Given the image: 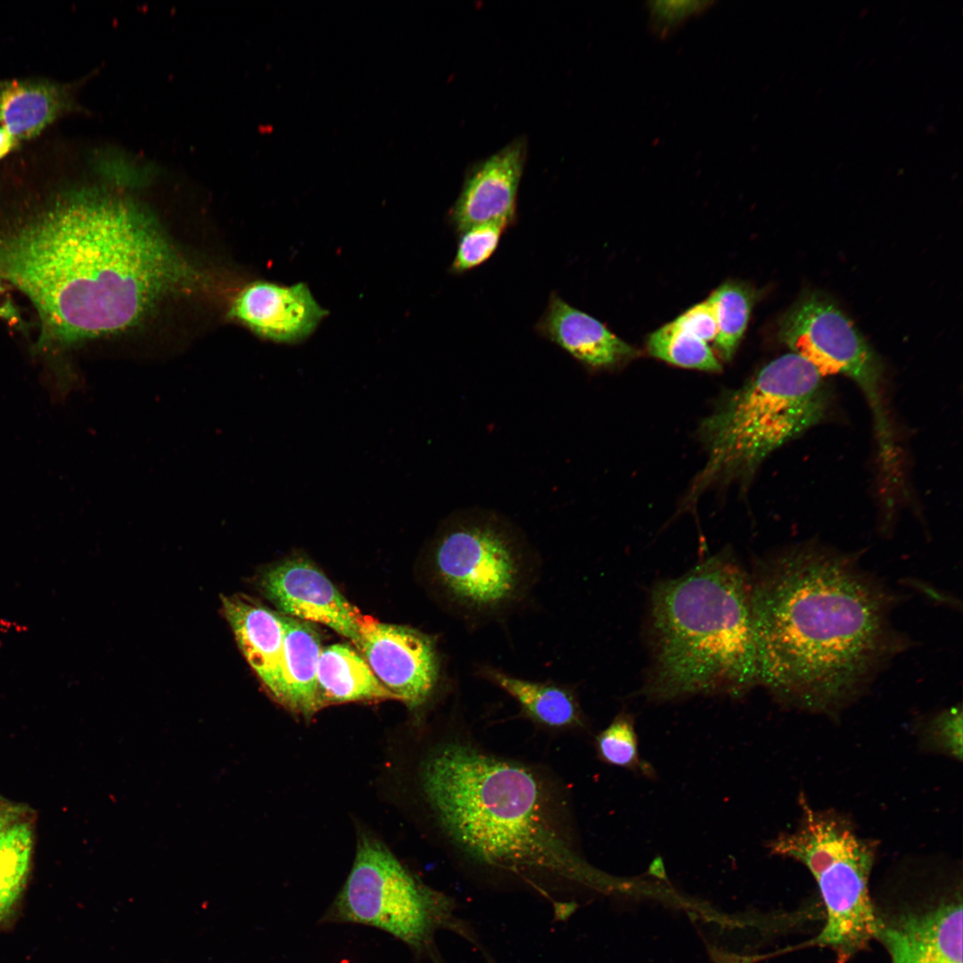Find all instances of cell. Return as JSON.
<instances>
[{"mask_svg": "<svg viewBox=\"0 0 963 963\" xmlns=\"http://www.w3.org/2000/svg\"><path fill=\"white\" fill-rule=\"evenodd\" d=\"M749 575L758 685L786 705L835 713L907 647L893 594L847 553L799 543Z\"/></svg>", "mask_w": 963, "mask_h": 963, "instance_id": "6da1fadb", "label": "cell"}, {"mask_svg": "<svg viewBox=\"0 0 963 963\" xmlns=\"http://www.w3.org/2000/svg\"><path fill=\"white\" fill-rule=\"evenodd\" d=\"M195 278L148 214L94 192L61 194L0 232V281L33 303L42 346L123 332Z\"/></svg>", "mask_w": 963, "mask_h": 963, "instance_id": "7a4b0ae2", "label": "cell"}, {"mask_svg": "<svg viewBox=\"0 0 963 963\" xmlns=\"http://www.w3.org/2000/svg\"><path fill=\"white\" fill-rule=\"evenodd\" d=\"M421 786L459 858L486 870L588 883L564 798L539 771L462 738L424 761Z\"/></svg>", "mask_w": 963, "mask_h": 963, "instance_id": "3957f363", "label": "cell"}, {"mask_svg": "<svg viewBox=\"0 0 963 963\" xmlns=\"http://www.w3.org/2000/svg\"><path fill=\"white\" fill-rule=\"evenodd\" d=\"M648 621L651 698L740 696L758 685L750 575L728 554L654 586Z\"/></svg>", "mask_w": 963, "mask_h": 963, "instance_id": "277c9868", "label": "cell"}, {"mask_svg": "<svg viewBox=\"0 0 963 963\" xmlns=\"http://www.w3.org/2000/svg\"><path fill=\"white\" fill-rule=\"evenodd\" d=\"M830 405L825 376L810 362L793 352L773 359L702 422L707 459L695 488L753 473L776 449L824 421Z\"/></svg>", "mask_w": 963, "mask_h": 963, "instance_id": "5b68a950", "label": "cell"}, {"mask_svg": "<svg viewBox=\"0 0 963 963\" xmlns=\"http://www.w3.org/2000/svg\"><path fill=\"white\" fill-rule=\"evenodd\" d=\"M428 564L440 602L471 628L520 610L542 572L540 559L522 539L490 521L447 526L433 540Z\"/></svg>", "mask_w": 963, "mask_h": 963, "instance_id": "8992f818", "label": "cell"}, {"mask_svg": "<svg viewBox=\"0 0 963 963\" xmlns=\"http://www.w3.org/2000/svg\"><path fill=\"white\" fill-rule=\"evenodd\" d=\"M801 817L791 833L770 844L772 853L804 865L814 877L827 913L815 942L844 963L877 938L881 919L869 896L876 844L860 837L840 814L799 799Z\"/></svg>", "mask_w": 963, "mask_h": 963, "instance_id": "52a82bcc", "label": "cell"}, {"mask_svg": "<svg viewBox=\"0 0 963 963\" xmlns=\"http://www.w3.org/2000/svg\"><path fill=\"white\" fill-rule=\"evenodd\" d=\"M452 910L448 897L416 877L383 844L363 835L328 920L382 929L421 951L439 928L457 927Z\"/></svg>", "mask_w": 963, "mask_h": 963, "instance_id": "ba28073f", "label": "cell"}, {"mask_svg": "<svg viewBox=\"0 0 963 963\" xmlns=\"http://www.w3.org/2000/svg\"><path fill=\"white\" fill-rule=\"evenodd\" d=\"M778 337L823 376L843 374L856 383L872 414L882 466L895 465L884 366L852 320L827 296L808 292L780 319Z\"/></svg>", "mask_w": 963, "mask_h": 963, "instance_id": "9c48e42d", "label": "cell"}, {"mask_svg": "<svg viewBox=\"0 0 963 963\" xmlns=\"http://www.w3.org/2000/svg\"><path fill=\"white\" fill-rule=\"evenodd\" d=\"M360 646L379 681L410 709L423 706L438 688L443 665L435 637L368 615L360 621Z\"/></svg>", "mask_w": 963, "mask_h": 963, "instance_id": "30bf717a", "label": "cell"}, {"mask_svg": "<svg viewBox=\"0 0 963 963\" xmlns=\"http://www.w3.org/2000/svg\"><path fill=\"white\" fill-rule=\"evenodd\" d=\"M260 587L281 613L324 624L359 648L364 614L306 557L291 556L271 565L263 572Z\"/></svg>", "mask_w": 963, "mask_h": 963, "instance_id": "8fae6325", "label": "cell"}, {"mask_svg": "<svg viewBox=\"0 0 963 963\" xmlns=\"http://www.w3.org/2000/svg\"><path fill=\"white\" fill-rule=\"evenodd\" d=\"M526 156L527 141L519 136L470 167L449 213V220L457 233L488 222H501L507 226L514 223Z\"/></svg>", "mask_w": 963, "mask_h": 963, "instance_id": "7c38bea8", "label": "cell"}, {"mask_svg": "<svg viewBox=\"0 0 963 963\" xmlns=\"http://www.w3.org/2000/svg\"><path fill=\"white\" fill-rule=\"evenodd\" d=\"M231 315L264 339L285 344L310 336L328 314L303 283L254 281L236 295Z\"/></svg>", "mask_w": 963, "mask_h": 963, "instance_id": "4fadbf2b", "label": "cell"}, {"mask_svg": "<svg viewBox=\"0 0 963 963\" xmlns=\"http://www.w3.org/2000/svg\"><path fill=\"white\" fill-rule=\"evenodd\" d=\"M892 963H962V903H941L924 913L881 920L877 934Z\"/></svg>", "mask_w": 963, "mask_h": 963, "instance_id": "5bb4252c", "label": "cell"}, {"mask_svg": "<svg viewBox=\"0 0 963 963\" xmlns=\"http://www.w3.org/2000/svg\"><path fill=\"white\" fill-rule=\"evenodd\" d=\"M537 332L582 364L609 367L636 354V350L604 324L552 292Z\"/></svg>", "mask_w": 963, "mask_h": 963, "instance_id": "9a60e30c", "label": "cell"}, {"mask_svg": "<svg viewBox=\"0 0 963 963\" xmlns=\"http://www.w3.org/2000/svg\"><path fill=\"white\" fill-rule=\"evenodd\" d=\"M223 613L248 663L277 701L284 623L281 615L243 596L222 598Z\"/></svg>", "mask_w": 963, "mask_h": 963, "instance_id": "2e32d148", "label": "cell"}, {"mask_svg": "<svg viewBox=\"0 0 963 963\" xmlns=\"http://www.w3.org/2000/svg\"><path fill=\"white\" fill-rule=\"evenodd\" d=\"M474 672L513 698L521 712L539 726L564 730L584 725L577 694L571 685L523 679L487 663L476 664Z\"/></svg>", "mask_w": 963, "mask_h": 963, "instance_id": "e0dca14e", "label": "cell"}, {"mask_svg": "<svg viewBox=\"0 0 963 963\" xmlns=\"http://www.w3.org/2000/svg\"><path fill=\"white\" fill-rule=\"evenodd\" d=\"M284 623L277 702L308 720L319 711L317 674L322 650L320 634L309 621L284 615Z\"/></svg>", "mask_w": 963, "mask_h": 963, "instance_id": "ac0fdd59", "label": "cell"}, {"mask_svg": "<svg viewBox=\"0 0 963 963\" xmlns=\"http://www.w3.org/2000/svg\"><path fill=\"white\" fill-rule=\"evenodd\" d=\"M72 108L71 93L64 86L43 79L0 81V124L18 142L38 136Z\"/></svg>", "mask_w": 963, "mask_h": 963, "instance_id": "d6986e66", "label": "cell"}, {"mask_svg": "<svg viewBox=\"0 0 963 963\" xmlns=\"http://www.w3.org/2000/svg\"><path fill=\"white\" fill-rule=\"evenodd\" d=\"M317 680L319 710L349 702L397 700L375 677L366 660L348 644L322 647Z\"/></svg>", "mask_w": 963, "mask_h": 963, "instance_id": "ffe728a7", "label": "cell"}, {"mask_svg": "<svg viewBox=\"0 0 963 963\" xmlns=\"http://www.w3.org/2000/svg\"><path fill=\"white\" fill-rule=\"evenodd\" d=\"M717 325L714 346L721 357L728 360L735 354L746 329L753 295L742 284L727 282L718 287L706 300Z\"/></svg>", "mask_w": 963, "mask_h": 963, "instance_id": "44dd1931", "label": "cell"}, {"mask_svg": "<svg viewBox=\"0 0 963 963\" xmlns=\"http://www.w3.org/2000/svg\"><path fill=\"white\" fill-rule=\"evenodd\" d=\"M31 851L32 832L28 823L17 821L0 833V921L23 889Z\"/></svg>", "mask_w": 963, "mask_h": 963, "instance_id": "7402d4cb", "label": "cell"}, {"mask_svg": "<svg viewBox=\"0 0 963 963\" xmlns=\"http://www.w3.org/2000/svg\"><path fill=\"white\" fill-rule=\"evenodd\" d=\"M647 350L652 356L679 366L709 372L721 370L708 344L673 321L649 335Z\"/></svg>", "mask_w": 963, "mask_h": 963, "instance_id": "603a6c76", "label": "cell"}, {"mask_svg": "<svg viewBox=\"0 0 963 963\" xmlns=\"http://www.w3.org/2000/svg\"><path fill=\"white\" fill-rule=\"evenodd\" d=\"M596 749L604 762L629 770L641 766L633 718L621 713L596 738Z\"/></svg>", "mask_w": 963, "mask_h": 963, "instance_id": "cb8c5ba5", "label": "cell"}, {"mask_svg": "<svg viewBox=\"0 0 963 963\" xmlns=\"http://www.w3.org/2000/svg\"><path fill=\"white\" fill-rule=\"evenodd\" d=\"M506 227L501 222H488L473 226L460 233L450 272L464 274L487 261L497 250Z\"/></svg>", "mask_w": 963, "mask_h": 963, "instance_id": "d4e9b609", "label": "cell"}, {"mask_svg": "<svg viewBox=\"0 0 963 963\" xmlns=\"http://www.w3.org/2000/svg\"><path fill=\"white\" fill-rule=\"evenodd\" d=\"M962 710L951 706L934 715L924 730L927 747L954 760H962Z\"/></svg>", "mask_w": 963, "mask_h": 963, "instance_id": "484cf974", "label": "cell"}, {"mask_svg": "<svg viewBox=\"0 0 963 963\" xmlns=\"http://www.w3.org/2000/svg\"><path fill=\"white\" fill-rule=\"evenodd\" d=\"M709 1H650L647 2L649 27L656 37L665 38L685 21L708 8Z\"/></svg>", "mask_w": 963, "mask_h": 963, "instance_id": "4316f807", "label": "cell"}, {"mask_svg": "<svg viewBox=\"0 0 963 963\" xmlns=\"http://www.w3.org/2000/svg\"><path fill=\"white\" fill-rule=\"evenodd\" d=\"M673 322L705 343L714 342L717 325L713 312L706 300L693 306Z\"/></svg>", "mask_w": 963, "mask_h": 963, "instance_id": "83f0119b", "label": "cell"}, {"mask_svg": "<svg viewBox=\"0 0 963 963\" xmlns=\"http://www.w3.org/2000/svg\"><path fill=\"white\" fill-rule=\"evenodd\" d=\"M0 319L7 322L11 326L21 323L20 312L9 297L2 281H0Z\"/></svg>", "mask_w": 963, "mask_h": 963, "instance_id": "f1b7e54d", "label": "cell"}, {"mask_svg": "<svg viewBox=\"0 0 963 963\" xmlns=\"http://www.w3.org/2000/svg\"><path fill=\"white\" fill-rule=\"evenodd\" d=\"M21 815V809L20 807L0 800V833L17 822Z\"/></svg>", "mask_w": 963, "mask_h": 963, "instance_id": "f546056e", "label": "cell"}, {"mask_svg": "<svg viewBox=\"0 0 963 963\" xmlns=\"http://www.w3.org/2000/svg\"><path fill=\"white\" fill-rule=\"evenodd\" d=\"M19 142L3 127H0V159L8 155Z\"/></svg>", "mask_w": 963, "mask_h": 963, "instance_id": "4dcf8cb0", "label": "cell"}]
</instances>
